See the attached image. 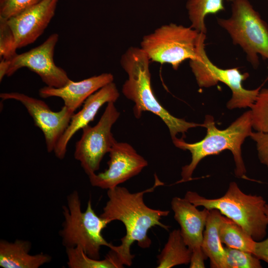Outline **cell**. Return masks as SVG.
Listing matches in <instances>:
<instances>
[{"instance_id": "1", "label": "cell", "mask_w": 268, "mask_h": 268, "mask_svg": "<svg viewBox=\"0 0 268 268\" xmlns=\"http://www.w3.org/2000/svg\"><path fill=\"white\" fill-rule=\"evenodd\" d=\"M163 184L155 175L154 185L142 191L133 193L119 186L108 190V200L100 216L110 222L120 221L125 227L126 232L121 239V244L110 248L124 266H131L133 263L134 256L131 252V247L134 242L143 249L150 246L151 240L147 232L151 228L158 226L167 231L170 228L160 221L170 211L151 208L143 201L145 194Z\"/></svg>"}, {"instance_id": "2", "label": "cell", "mask_w": 268, "mask_h": 268, "mask_svg": "<svg viewBox=\"0 0 268 268\" xmlns=\"http://www.w3.org/2000/svg\"><path fill=\"white\" fill-rule=\"evenodd\" d=\"M202 127L206 129L205 136L201 141L190 143L183 138L172 139L175 146L184 150L190 151L191 162L182 168L181 179L178 183L192 180V175L201 160L209 155H217L225 150H230L236 165L235 174L237 177L245 178L246 169L241 153V146L252 133L251 111H248L233 122L227 129L219 130L215 125L214 118L207 115Z\"/></svg>"}, {"instance_id": "3", "label": "cell", "mask_w": 268, "mask_h": 268, "mask_svg": "<svg viewBox=\"0 0 268 268\" xmlns=\"http://www.w3.org/2000/svg\"><path fill=\"white\" fill-rule=\"evenodd\" d=\"M150 60L140 48L131 47L122 55L120 64L128 74V79L122 86V93L128 99L133 101V112L139 119L144 111H149L158 116L168 127L172 139L177 134H185L191 128L202 126L171 114L159 103L155 97L151 85L149 70Z\"/></svg>"}, {"instance_id": "4", "label": "cell", "mask_w": 268, "mask_h": 268, "mask_svg": "<svg viewBox=\"0 0 268 268\" xmlns=\"http://www.w3.org/2000/svg\"><path fill=\"white\" fill-rule=\"evenodd\" d=\"M185 198L197 207L218 210L256 241L262 240L267 234L266 201L262 196L244 193L235 182L229 183L226 192L220 198L208 199L191 191L187 192Z\"/></svg>"}, {"instance_id": "5", "label": "cell", "mask_w": 268, "mask_h": 268, "mask_svg": "<svg viewBox=\"0 0 268 268\" xmlns=\"http://www.w3.org/2000/svg\"><path fill=\"white\" fill-rule=\"evenodd\" d=\"M63 213L64 221L60 235L66 248L79 246L89 257L100 259L102 246L110 249L114 246L105 240L102 233L110 222L96 214L90 199L86 210L82 211L78 192L73 191L67 197Z\"/></svg>"}, {"instance_id": "6", "label": "cell", "mask_w": 268, "mask_h": 268, "mask_svg": "<svg viewBox=\"0 0 268 268\" xmlns=\"http://www.w3.org/2000/svg\"><path fill=\"white\" fill-rule=\"evenodd\" d=\"M231 16L218 18V24L239 45L253 67L260 64L259 55L268 60V25L249 0H232Z\"/></svg>"}, {"instance_id": "7", "label": "cell", "mask_w": 268, "mask_h": 268, "mask_svg": "<svg viewBox=\"0 0 268 268\" xmlns=\"http://www.w3.org/2000/svg\"><path fill=\"white\" fill-rule=\"evenodd\" d=\"M201 33L190 27L170 23L145 35L140 48L149 60L170 64L175 70L185 60L196 59Z\"/></svg>"}, {"instance_id": "8", "label": "cell", "mask_w": 268, "mask_h": 268, "mask_svg": "<svg viewBox=\"0 0 268 268\" xmlns=\"http://www.w3.org/2000/svg\"><path fill=\"white\" fill-rule=\"evenodd\" d=\"M205 34L201 33L196 59L190 60V66L200 87H209L218 82L224 83L232 91V96L227 104L229 109L250 107L255 102L262 86L248 90L242 83L249 76L248 73H241L238 68L223 69L214 65L204 50Z\"/></svg>"}, {"instance_id": "9", "label": "cell", "mask_w": 268, "mask_h": 268, "mask_svg": "<svg viewBox=\"0 0 268 268\" xmlns=\"http://www.w3.org/2000/svg\"><path fill=\"white\" fill-rule=\"evenodd\" d=\"M115 102H110L98 122L83 128L80 138L76 142L74 156L88 176L99 170L104 157L109 153L116 139L111 132L120 113Z\"/></svg>"}, {"instance_id": "10", "label": "cell", "mask_w": 268, "mask_h": 268, "mask_svg": "<svg viewBox=\"0 0 268 268\" xmlns=\"http://www.w3.org/2000/svg\"><path fill=\"white\" fill-rule=\"evenodd\" d=\"M59 40L57 33L51 34L42 44L30 50L17 54L10 61L6 76H10L22 67L38 74L47 86L59 88L70 79L66 71L54 61L55 48Z\"/></svg>"}, {"instance_id": "11", "label": "cell", "mask_w": 268, "mask_h": 268, "mask_svg": "<svg viewBox=\"0 0 268 268\" xmlns=\"http://www.w3.org/2000/svg\"><path fill=\"white\" fill-rule=\"evenodd\" d=\"M0 97L3 100L13 99L23 105L34 125L43 132L48 152H54L74 112L65 105L60 111L54 112L44 101L19 92L1 93Z\"/></svg>"}, {"instance_id": "12", "label": "cell", "mask_w": 268, "mask_h": 268, "mask_svg": "<svg viewBox=\"0 0 268 268\" xmlns=\"http://www.w3.org/2000/svg\"><path fill=\"white\" fill-rule=\"evenodd\" d=\"M108 168L103 172L88 176L93 187L111 189L138 175L148 162L127 142H114L109 152Z\"/></svg>"}, {"instance_id": "13", "label": "cell", "mask_w": 268, "mask_h": 268, "mask_svg": "<svg viewBox=\"0 0 268 268\" xmlns=\"http://www.w3.org/2000/svg\"><path fill=\"white\" fill-rule=\"evenodd\" d=\"M58 0H42L7 20L18 49L34 43L43 33L55 15Z\"/></svg>"}, {"instance_id": "14", "label": "cell", "mask_w": 268, "mask_h": 268, "mask_svg": "<svg viewBox=\"0 0 268 268\" xmlns=\"http://www.w3.org/2000/svg\"><path fill=\"white\" fill-rule=\"evenodd\" d=\"M120 93L115 83L111 82L91 95L84 102L82 109L71 117L69 124L57 142L54 152L56 157L65 158L68 142L79 130L93 121L100 108L106 103L115 102Z\"/></svg>"}, {"instance_id": "15", "label": "cell", "mask_w": 268, "mask_h": 268, "mask_svg": "<svg viewBox=\"0 0 268 268\" xmlns=\"http://www.w3.org/2000/svg\"><path fill=\"white\" fill-rule=\"evenodd\" d=\"M183 239L193 254L204 253L201 248L204 228L209 210H199L185 198L174 197L171 202Z\"/></svg>"}, {"instance_id": "16", "label": "cell", "mask_w": 268, "mask_h": 268, "mask_svg": "<svg viewBox=\"0 0 268 268\" xmlns=\"http://www.w3.org/2000/svg\"><path fill=\"white\" fill-rule=\"evenodd\" d=\"M113 81L112 74L103 73L79 81L70 79L59 88L46 86L39 89V94L43 98L59 97L64 101L65 106L74 112L91 95Z\"/></svg>"}, {"instance_id": "17", "label": "cell", "mask_w": 268, "mask_h": 268, "mask_svg": "<svg viewBox=\"0 0 268 268\" xmlns=\"http://www.w3.org/2000/svg\"><path fill=\"white\" fill-rule=\"evenodd\" d=\"M30 242L16 240L9 242L4 240L0 241V267L3 268H38L49 263L51 257L40 253L29 254Z\"/></svg>"}, {"instance_id": "18", "label": "cell", "mask_w": 268, "mask_h": 268, "mask_svg": "<svg viewBox=\"0 0 268 268\" xmlns=\"http://www.w3.org/2000/svg\"><path fill=\"white\" fill-rule=\"evenodd\" d=\"M222 216L218 210L209 209L203 231L201 248L212 268H226L225 249L219 234Z\"/></svg>"}, {"instance_id": "19", "label": "cell", "mask_w": 268, "mask_h": 268, "mask_svg": "<svg viewBox=\"0 0 268 268\" xmlns=\"http://www.w3.org/2000/svg\"><path fill=\"white\" fill-rule=\"evenodd\" d=\"M192 251L185 244L180 230L171 231L166 243L157 256L158 268H171L190 264Z\"/></svg>"}, {"instance_id": "20", "label": "cell", "mask_w": 268, "mask_h": 268, "mask_svg": "<svg viewBox=\"0 0 268 268\" xmlns=\"http://www.w3.org/2000/svg\"><path fill=\"white\" fill-rule=\"evenodd\" d=\"M219 234L222 243L226 247L253 254L256 241L239 225L223 215Z\"/></svg>"}, {"instance_id": "21", "label": "cell", "mask_w": 268, "mask_h": 268, "mask_svg": "<svg viewBox=\"0 0 268 268\" xmlns=\"http://www.w3.org/2000/svg\"><path fill=\"white\" fill-rule=\"evenodd\" d=\"M67 266L70 268H121L124 265L112 250L103 260L89 257L79 246L66 248Z\"/></svg>"}, {"instance_id": "22", "label": "cell", "mask_w": 268, "mask_h": 268, "mask_svg": "<svg viewBox=\"0 0 268 268\" xmlns=\"http://www.w3.org/2000/svg\"><path fill=\"white\" fill-rule=\"evenodd\" d=\"M224 0H188L186 3L191 27L199 33H206L204 18L224 10ZM231 1L232 0H227Z\"/></svg>"}, {"instance_id": "23", "label": "cell", "mask_w": 268, "mask_h": 268, "mask_svg": "<svg viewBox=\"0 0 268 268\" xmlns=\"http://www.w3.org/2000/svg\"><path fill=\"white\" fill-rule=\"evenodd\" d=\"M251 108L253 128L268 133V88L261 89Z\"/></svg>"}, {"instance_id": "24", "label": "cell", "mask_w": 268, "mask_h": 268, "mask_svg": "<svg viewBox=\"0 0 268 268\" xmlns=\"http://www.w3.org/2000/svg\"><path fill=\"white\" fill-rule=\"evenodd\" d=\"M226 252V268H261L260 260L250 252L228 247Z\"/></svg>"}, {"instance_id": "25", "label": "cell", "mask_w": 268, "mask_h": 268, "mask_svg": "<svg viewBox=\"0 0 268 268\" xmlns=\"http://www.w3.org/2000/svg\"><path fill=\"white\" fill-rule=\"evenodd\" d=\"M14 34L7 20L0 18V58L10 61L18 54Z\"/></svg>"}, {"instance_id": "26", "label": "cell", "mask_w": 268, "mask_h": 268, "mask_svg": "<svg viewBox=\"0 0 268 268\" xmlns=\"http://www.w3.org/2000/svg\"><path fill=\"white\" fill-rule=\"evenodd\" d=\"M42 0H0V18L7 20Z\"/></svg>"}, {"instance_id": "27", "label": "cell", "mask_w": 268, "mask_h": 268, "mask_svg": "<svg viewBox=\"0 0 268 268\" xmlns=\"http://www.w3.org/2000/svg\"><path fill=\"white\" fill-rule=\"evenodd\" d=\"M250 136L256 143L259 160L268 168V133L252 132Z\"/></svg>"}, {"instance_id": "28", "label": "cell", "mask_w": 268, "mask_h": 268, "mask_svg": "<svg viewBox=\"0 0 268 268\" xmlns=\"http://www.w3.org/2000/svg\"><path fill=\"white\" fill-rule=\"evenodd\" d=\"M266 213L268 218V204H266ZM253 254L260 260L268 264V238L255 242Z\"/></svg>"}]
</instances>
